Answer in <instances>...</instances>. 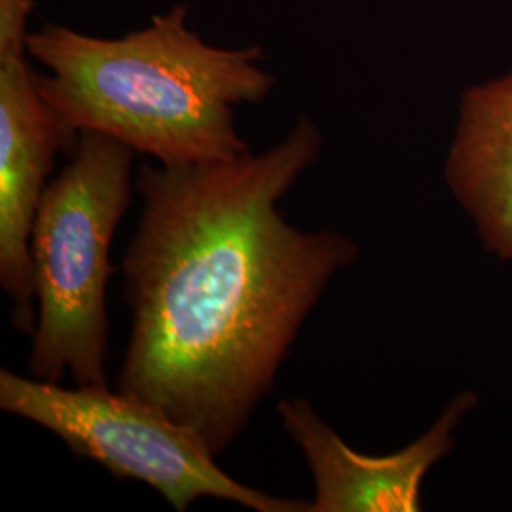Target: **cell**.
<instances>
[{"label":"cell","mask_w":512,"mask_h":512,"mask_svg":"<svg viewBox=\"0 0 512 512\" xmlns=\"http://www.w3.org/2000/svg\"><path fill=\"white\" fill-rule=\"evenodd\" d=\"M446 181L486 247L512 262V73L463 95Z\"/></svg>","instance_id":"52a82bcc"},{"label":"cell","mask_w":512,"mask_h":512,"mask_svg":"<svg viewBox=\"0 0 512 512\" xmlns=\"http://www.w3.org/2000/svg\"><path fill=\"white\" fill-rule=\"evenodd\" d=\"M300 118L275 147L232 160L145 164L122 272L131 313L118 391L194 431L219 456L274 393L277 374L359 247L304 232L279 209L319 158Z\"/></svg>","instance_id":"6da1fadb"},{"label":"cell","mask_w":512,"mask_h":512,"mask_svg":"<svg viewBox=\"0 0 512 512\" xmlns=\"http://www.w3.org/2000/svg\"><path fill=\"white\" fill-rule=\"evenodd\" d=\"M37 0H0V57L29 54V19Z\"/></svg>","instance_id":"ba28073f"},{"label":"cell","mask_w":512,"mask_h":512,"mask_svg":"<svg viewBox=\"0 0 512 512\" xmlns=\"http://www.w3.org/2000/svg\"><path fill=\"white\" fill-rule=\"evenodd\" d=\"M0 408L54 433L76 458L147 484L177 512L203 497L255 512H310V501L264 494L232 478L194 431L110 387H63L2 368Z\"/></svg>","instance_id":"277c9868"},{"label":"cell","mask_w":512,"mask_h":512,"mask_svg":"<svg viewBox=\"0 0 512 512\" xmlns=\"http://www.w3.org/2000/svg\"><path fill=\"white\" fill-rule=\"evenodd\" d=\"M46 67L42 92L78 133L95 131L160 165L232 160L249 152L236 126L239 105H255L275 78L262 48H219L186 25L175 6L122 38L46 25L27 40Z\"/></svg>","instance_id":"7a4b0ae2"},{"label":"cell","mask_w":512,"mask_h":512,"mask_svg":"<svg viewBox=\"0 0 512 512\" xmlns=\"http://www.w3.org/2000/svg\"><path fill=\"white\" fill-rule=\"evenodd\" d=\"M475 404L471 393L454 399L420 439L389 456H365L349 448L306 399H283L277 412L315 484L310 512H416L421 511L423 478L454 448L459 420Z\"/></svg>","instance_id":"8992f818"},{"label":"cell","mask_w":512,"mask_h":512,"mask_svg":"<svg viewBox=\"0 0 512 512\" xmlns=\"http://www.w3.org/2000/svg\"><path fill=\"white\" fill-rule=\"evenodd\" d=\"M135 150L82 131L69 164L50 181L31 232L37 327L33 378L109 387L110 243L133 202Z\"/></svg>","instance_id":"3957f363"},{"label":"cell","mask_w":512,"mask_h":512,"mask_svg":"<svg viewBox=\"0 0 512 512\" xmlns=\"http://www.w3.org/2000/svg\"><path fill=\"white\" fill-rule=\"evenodd\" d=\"M80 133L42 92L27 54L0 57V285L12 300V325L33 336L37 296L31 232L59 154Z\"/></svg>","instance_id":"5b68a950"}]
</instances>
